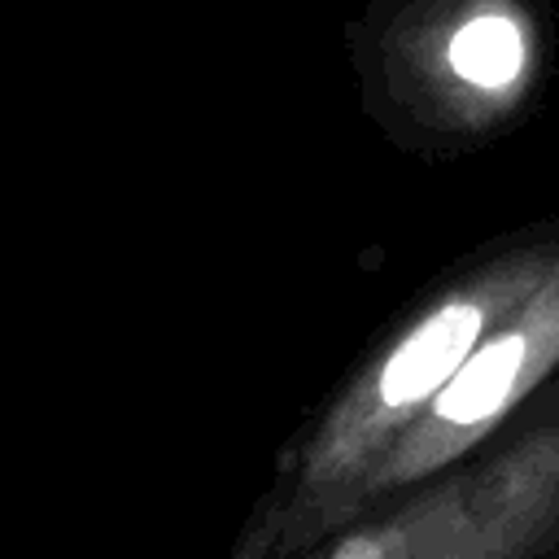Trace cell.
<instances>
[{"label":"cell","mask_w":559,"mask_h":559,"mask_svg":"<svg viewBox=\"0 0 559 559\" xmlns=\"http://www.w3.org/2000/svg\"><path fill=\"white\" fill-rule=\"evenodd\" d=\"M559 223L520 231L441 280L393 332L341 380L323 411L284 445L275 480L253 502L231 546L236 559L319 555L358 520L362 485L476 341L511 314L555 266Z\"/></svg>","instance_id":"obj_1"},{"label":"cell","mask_w":559,"mask_h":559,"mask_svg":"<svg viewBox=\"0 0 559 559\" xmlns=\"http://www.w3.org/2000/svg\"><path fill=\"white\" fill-rule=\"evenodd\" d=\"M354 48L367 109L424 153L493 140L546 79L537 0H376Z\"/></svg>","instance_id":"obj_2"},{"label":"cell","mask_w":559,"mask_h":559,"mask_svg":"<svg viewBox=\"0 0 559 559\" xmlns=\"http://www.w3.org/2000/svg\"><path fill=\"white\" fill-rule=\"evenodd\" d=\"M328 559H542L559 555V384L537 419L498 450L467 454L380 502Z\"/></svg>","instance_id":"obj_3"},{"label":"cell","mask_w":559,"mask_h":559,"mask_svg":"<svg viewBox=\"0 0 559 559\" xmlns=\"http://www.w3.org/2000/svg\"><path fill=\"white\" fill-rule=\"evenodd\" d=\"M555 376H559V258L546 271V280L476 341V349L441 384L428 411L384 454V463L362 485L358 520L380 502L476 454Z\"/></svg>","instance_id":"obj_4"}]
</instances>
